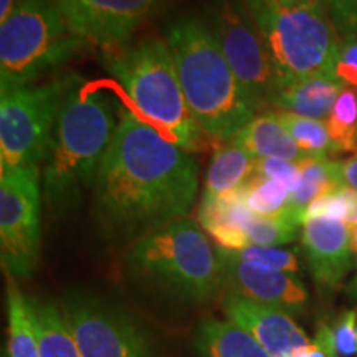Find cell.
<instances>
[{
    "mask_svg": "<svg viewBox=\"0 0 357 357\" xmlns=\"http://www.w3.org/2000/svg\"><path fill=\"white\" fill-rule=\"evenodd\" d=\"M197 190L199 167L190 153L121 106L93 187V211L102 234L137 240L187 218Z\"/></svg>",
    "mask_w": 357,
    "mask_h": 357,
    "instance_id": "obj_1",
    "label": "cell"
},
{
    "mask_svg": "<svg viewBox=\"0 0 357 357\" xmlns=\"http://www.w3.org/2000/svg\"><path fill=\"white\" fill-rule=\"evenodd\" d=\"M116 98L91 84H78L66 98L45 159L42 194L55 215L77 207L93 189L119 123Z\"/></svg>",
    "mask_w": 357,
    "mask_h": 357,
    "instance_id": "obj_2",
    "label": "cell"
},
{
    "mask_svg": "<svg viewBox=\"0 0 357 357\" xmlns=\"http://www.w3.org/2000/svg\"><path fill=\"white\" fill-rule=\"evenodd\" d=\"M167 43L187 106L211 139L230 141L255 118L257 106L236 79L207 24L181 17L167 30Z\"/></svg>",
    "mask_w": 357,
    "mask_h": 357,
    "instance_id": "obj_3",
    "label": "cell"
},
{
    "mask_svg": "<svg viewBox=\"0 0 357 357\" xmlns=\"http://www.w3.org/2000/svg\"><path fill=\"white\" fill-rule=\"evenodd\" d=\"M105 66L141 119L187 153L204 149L207 136L187 106L167 40L147 38L116 48L105 56Z\"/></svg>",
    "mask_w": 357,
    "mask_h": 357,
    "instance_id": "obj_4",
    "label": "cell"
},
{
    "mask_svg": "<svg viewBox=\"0 0 357 357\" xmlns=\"http://www.w3.org/2000/svg\"><path fill=\"white\" fill-rule=\"evenodd\" d=\"M126 268L136 283L192 305L212 300L222 287L217 248L190 218L134 240Z\"/></svg>",
    "mask_w": 357,
    "mask_h": 357,
    "instance_id": "obj_5",
    "label": "cell"
},
{
    "mask_svg": "<svg viewBox=\"0 0 357 357\" xmlns=\"http://www.w3.org/2000/svg\"><path fill=\"white\" fill-rule=\"evenodd\" d=\"M273 60L280 89L298 79L334 77L341 35L319 0L281 7L273 0H242Z\"/></svg>",
    "mask_w": 357,
    "mask_h": 357,
    "instance_id": "obj_6",
    "label": "cell"
},
{
    "mask_svg": "<svg viewBox=\"0 0 357 357\" xmlns=\"http://www.w3.org/2000/svg\"><path fill=\"white\" fill-rule=\"evenodd\" d=\"M84 45L52 0H19L0 24V95L29 86Z\"/></svg>",
    "mask_w": 357,
    "mask_h": 357,
    "instance_id": "obj_7",
    "label": "cell"
},
{
    "mask_svg": "<svg viewBox=\"0 0 357 357\" xmlns=\"http://www.w3.org/2000/svg\"><path fill=\"white\" fill-rule=\"evenodd\" d=\"M79 83L65 75L0 95V169L38 167L47 159L61 108Z\"/></svg>",
    "mask_w": 357,
    "mask_h": 357,
    "instance_id": "obj_8",
    "label": "cell"
},
{
    "mask_svg": "<svg viewBox=\"0 0 357 357\" xmlns=\"http://www.w3.org/2000/svg\"><path fill=\"white\" fill-rule=\"evenodd\" d=\"M205 24L257 109L273 105L280 91L273 60L243 2L212 0Z\"/></svg>",
    "mask_w": 357,
    "mask_h": 357,
    "instance_id": "obj_9",
    "label": "cell"
},
{
    "mask_svg": "<svg viewBox=\"0 0 357 357\" xmlns=\"http://www.w3.org/2000/svg\"><path fill=\"white\" fill-rule=\"evenodd\" d=\"M40 169H0V261L7 276L29 278L42 248Z\"/></svg>",
    "mask_w": 357,
    "mask_h": 357,
    "instance_id": "obj_10",
    "label": "cell"
},
{
    "mask_svg": "<svg viewBox=\"0 0 357 357\" xmlns=\"http://www.w3.org/2000/svg\"><path fill=\"white\" fill-rule=\"evenodd\" d=\"M63 314L82 357H155L131 316L88 293H71Z\"/></svg>",
    "mask_w": 357,
    "mask_h": 357,
    "instance_id": "obj_11",
    "label": "cell"
},
{
    "mask_svg": "<svg viewBox=\"0 0 357 357\" xmlns=\"http://www.w3.org/2000/svg\"><path fill=\"white\" fill-rule=\"evenodd\" d=\"M84 43L118 48L167 0H52Z\"/></svg>",
    "mask_w": 357,
    "mask_h": 357,
    "instance_id": "obj_12",
    "label": "cell"
},
{
    "mask_svg": "<svg viewBox=\"0 0 357 357\" xmlns=\"http://www.w3.org/2000/svg\"><path fill=\"white\" fill-rule=\"evenodd\" d=\"M222 287L261 305L298 314L307 305V291L296 275L236 260L218 247Z\"/></svg>",
    "mask_w": 357,
    "mask_h": 357,
    "instance_id": "obj_13",
    "label": "cell"
},
{
    "mask_svg": "<svg viewBox=\"0 0 357 357\" xmlns=\"http://www.w3.org/2000/svg\"><path fill=\"white\" fill-rule=\"evenodd\" d=\"M227 319L240 326L271 357H296L312 342L291 314L227 291L222 301Z\"/></svg>",
    "mask_w": 357,
    "mask_h": 357,
    "instance_id": "obj_14",
    "label": "cell"
},
{
    "mask_svg": "<svg viewBox=\"0 0 357 357\" xmlns=\"http://www.w3.org/2000/svg\"><path fill=\"white\" fill-rule=\"evenodd\" d=\"M303 248L312 278L323 291H333L351 270L347 223L311 218L303 223Z\"/></svg>",
    "mask_w": 357,
    "mask_h": 357,
    "instance_id": "obj_15",
    "label": "cell"
},
{
    "mask_svg": "<svg viewBox=\"0 0 357 357\" xmlns=\"http://www.w3.org/2000/svg\"><path fill=\"white\" fill-rule=\"evenodd\" d=\"M253 159H284L293 162L310 159L303 153L273 111L258 114L230 139Z\"/></svg>",
    "mask_w": 357,
    "mask_h": 357,
    "instance_id": "obj_16",
    "label": "cell"
},
{
    "mask_svg": "<svg viewBox=\"0 0 357 357\" xmlns=\"http://www.w3.org/2000/svg\"><path fill=\"white\" fill-rule=\"evenodd\" d=\"M344 86L346 84L339 82L336 77L314 75L281 88L271 106L275 109H283L306 118L326 119Z\"/></svg>",
    "mask_w": 357,
    "mask_h": 357,
    "instance_id": "obj_17",
    "label": "cell"
},
{
    "mask_svg": "<svg viewBox=\"0 0 357 357\" xmlns=\"http://www.w3.org/2000/svg\"><path fill=\"white\" fill-rule=\"evenodd\" d=\"M301 176L296 189L289 199L284 218L293 225L305 223L307 207L316 199L344 187L341 177V160L329 159H305L300 162Z\"/></svg>",
    "mask_w": 357,
    "mask_h": 357,
    "instance_id": "obj_18",
    "label": "cell"
},
{
    "mask_svg": "<svg viewBox=\"0 0 357 357\" xmlns=\"http://www.w3.org/2000/svg\"><path fill=\"white\" fill-rule=\"evenodd\" d=\"M199 357H271L247 331L231 321L207 319L194 334Z\"/></svg>",
    "mask_w": 357,
    "mask_h": 357,
    "instance_id": "obj_19",
    "label": "cell"
},
{
    "mask_svg": "<svg viewBox=\"0 0 357 357\" xmlns=\"http://www.w3.org/2000/svg\"><path fill=\"white\" fill-rule=\"evenodd\" d=\"M255 159L229 141L213 153L208 164L202 199H215L243 187L253 176Z\"/></svg>",
    "mask_w": 357,
    "mask_h": 357,
    "instance_id": "obj_20",
    "label": "cell"
},
{
    "mask_svg": "<svg viewBox=\"0 0 357 357\" xmlns=\"http://www.w3.org/2000/svg\"><path fill=\"white\" fill-rule=\"evenodd\" d=\"M38 334V357H82L66 324L63 310L55 303L29 298Z\"/></svg>",
    "mask_w": 357,
    "mask_h": 357,
    "instance_id": "obj_21",
    "label": "cell"
},
{
    "mask_svg": "<svg viewBox=\"0 0 357 357\" xmlns=\"http://www.w3.org/2000/svg\"><path fill=\"white\" fill-rule=\"evenodd\" d=\"M7 352L10 357H38V334L30 300L15 284V278L7 276Z\"/></svg>",
    "mask_w": 357,
    "mask_h": 357,
    "instance_id": "obj_22",
    "label": "cell"
},
{
    "mask_svg": "<svg viewBox=\"0 0 357 357\" xmlns=\"http://www.w3.org/2000/svg\"><path fill=\"white\" fill-rule=\"evenodd\" d=\"M273 113L306 158L328 159V155H336L333 139L323 119L306 118L283 109H273Z\"/></svg>",
    "mask_w": 357,
    "mask_h": 357,
    "instance_id": "obj_23",
    "label": "cell"
},
{
    "mask_svg": "<svg viewBox=\"0 0 357 357\" xmlns=\"http://www.w3.org/2000/svg\"><path fill=\"white\" fill-rule=\"evenodd\" d=\"M289 199H291V189L276 178L253 174L243 185L245 205L255 215L284 218Z\"/></svg>",
    "mask_w": 357,
    "mask_h": 357,
    "instance_id": "obj_24",
    "label": "cell"
},
{
    "mask_svg": "<svg viewBox=\"0 0 357 357\" xmlns=\"http://www.w3.org/2000/svg\"><path fill=\"white\" fill-rule=\"evenodd\" d=\"M336 154L357 153V89L344 86L326 118Z\"/></svg>",
    "mask_w": 357,
    "mask_h": 357,
    "instance_id": "obj_25",
    "label": "cell"
},
{
    "mask_svg": "<svg viewBox=\"0 0 357 357\" xmlns=\"http://www.w3.org/2000/svg\"><path fill=\"white\" fill-rule=\"evenodd\" d=\"M250 245L280 247L298 238V227L283 217H261L250 213L243 223Z\"/></svg>",
    "mask_w": 357,
    "mask_h": 357,
    "instance_id": "obj_26",
    "label": "cell"
},
{
    "mask_svg": "<svg viewBox=\"0 0 357 357\" xmlns=\"http://www.w3.org/2000/svg\"><path fill=\"white\" fill-rule=\"evenodd\" d=\"M316 337L331 347L336 357H357V312H342L333 324H321Z\"/></svg>",
    "mask_w": 357,
    "mask_h": 357,
    "instance_id": "obj_27",
    "label": "cell"
},
{
    "mask_svg": "<svg viewBox=\"0 0 357 357\" xmlns=\"http://www.w3.org/2000/svg\"><path fill=\"white\" fill-rule=\"evenodd\" d=\"M227 252L240 261L252 263V265H258L263 268H271V270L287 271V273H291L296 276L301 270L296 253L288 248L250 245V247L238 250V252H231V250H227Z\"/></svg>",
    "mask_w": 357,
    "mask_h": 357,
    "instance_id": "obj_28",
    "label": "cell"
},
{
    "mask_svg": "<svg viewBox=\"0 0 357 357\" xmlns=\"http://www.w3.org/2000/svg\"><path fill=\"white\" fill-rule=\"evenodd\" d=\"M357 192L341 187V189L326 194L323 197L316 199L306 211V220L311 218H326V220H336V222H349L354 211Z\"/></svg>",
    "mask_w": 357,
    "mask_h": 357,
    "instance_id": "obj_29",
    "label": "cell"
},
{
    "mask_svg": "<svg viewBox=\"0 0 357 357\" xmlns=\"http://www.w3.org/2000/svg\"><path fill=\"white\" fill-rule=\"evenodd\" d=\"M341 38L357 37V0H319Z\"/></svg>",
    "mask_w": 357,
    "mask_h": 357,
    "instance_id": "obj_30",
    "label": "cell"
},
{
    "mask_svg": "<svg viewBox=\"0 0 357 357\" xmlns=\"http://www.w3.org/2000/svg\"><path fill=\"white\" fill-rule=\"evenodd\" d=\"M253 174L258 176L276 178V181L287 184L289 189H296L298 182H300L301 167L300 162H293V160L284 159H255V166H253Z\"/></svg>",
    "mask_w": 357,
    "mask_h": 357,
    "instance_id": "obj_31",
    "label": "cell"
},
{
    "mask_svg": "<svg viewBox=\"0 0 357 357\" xmlns=\"http://www.w3.org/2000/svg\"><path fill=\"white\" fill-rule=\"evenodd\" d=\"M334 77L346 86L357 89V37L341 40Z\"/></svg>",
    "mask_w": 357,
    "mask_h": 357,
    "instance_id": "obj_32",
    "label": "cell"
},
{
    "mask_svg": "<svg viewBox=\"0 0 357 357\" xmlns=\"http://www.w3.org/2000/svg\"><path fill=\"white\" fill-rule=\"evenodd\" d=\"M341 177L344 187L357 192V153L349 159L341 160Z\"/></svg>",
    "mask_w": 357,
    "mask_h": 357,
    "instance_id": "obj_33",
    "label": "cell"
},
{
    "mask_svg": "<svg viewBox=\"0 0 357 357\" xmlns=\"http://www.w3.org/2000/svg\"><path fill=\"white\" fill-rule=\"evenodd\" d=\"M17 2L19 0H0V24L6 22L12 15V12L17 7Z\"/></svg>",
    "mask_w": 357,
    "mask_h": 357,
    "instance_id": "obj_34",
    "label": "cell"
},
{
    "mask_svg": "<svg viewBox=\"0 0 357 357\" xmlns=\"http://www.w3.org/2000/svg\"><path fill=\"white\" fill-rule=\"evenodd\" d=\"M347 230H349V243L351 250L357 253V220L347 222Z\"/></svg>",
    "mask_w": 357,
    "mask_h": 357,
    "instance_id": "obj_35",
    "label": "cell"
},
{
    "mask_svg": "<svg viewBox=\"0 0 357 357\" xmlns=\"http://www.w3.org/2000/svg\"><path fill=\"white\" fill-rule=\"evenodd\" d=\"M275 3H278L281 7H296V6H303V3L311 2V0H273Z\"/></svg>",
    "mask_w": 357,
    "mask_h": 357,
    "instance_id": "obj_36",
    "label": "cell"
},
{
    "mask_svg": "<svg viewBox=\"0 0 357 357\" xmlns=\"http://www.w3.org/2000/svg\"><path fill=\"white\" fill-rule=\"evenodd\" d=\"M351 220H357V194H356V204H354V211H352V215H351V218H349V222Z\"/></svg>",
    "mask_w": 357,
    "mask_h": 357,
    "instance_id": "obj_37",
    "label": "cell"
},
{
    "mask_svg": "<svg viewBox=\"0 0 357 357\" xmlns=\"http://www.w3.org/2000/svg\"><path fill=\"white\" fill-rule=\"evenodd\" d=\"M2 357H10V356H8V352H7V349H2Z\"/></svg>",
    "mask_w": 357,
    "mask_h": 357,
    "instance_id": "obj_38",
    "label": "cell"
}]
</instances>
